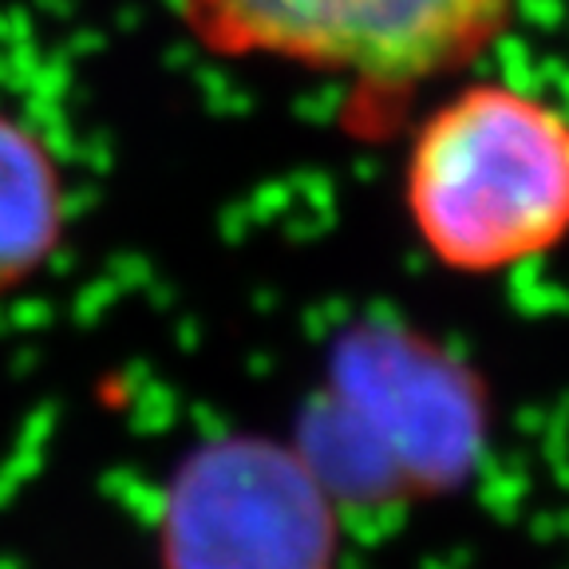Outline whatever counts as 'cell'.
<instances>
[{"label": "cell", "instance_id": "6da1fadb", "mask_svg": "<svg viewBox=\"0 0 569 569\" xmlns=\"http://www.w3.org/2000/svg\"><path fill=\"white\" fill-rule=\"evenodd\" d=\"M403 210L451 273L546 258L569 238V116L507 80L459 83L411 131Z\"/></svg>", "mask_w": 569, "mask_h": 569}, {"label": "cell", "instance_id": "7a4b0ae2", "mask_svg": "<svg viewBox=\"0 0 569 569\" xmlns=\"http://www.w3.org/2000/svg\"><path fill=\"white\" fill-rule=\"evenodd\" d=\"M187 36L222 60H261L348 83L376 119L475 63L515 0H174Z\"/></svg>", "mask_w": 569, "mask_h": 569}, {"label": "cell", "instance_id": "3957f363", "mask_svg": "<svg viewBox=\"0 0 569 569\" xmlns=\"http://www.w3.org/2000/svg\"><path fill=\"white\" fill-rule=\"evenodd\" d=\"M337 507L301 447L206 439L162 490L159 569H337Z\"/></svg>", "mask_w": 569, "mask_h": 569}, {"label": "cell", "instance_id": "277c9868", "mask_svg": "<svg viewBox=\"0 0 569 569\" xmlns=\"http://www.w3.org/2000/svg\"><path fill=\"white\" fill-rule=\"evenodd\" d=\"M383 427L396 436V490H439L471 467L479 443V408L471 380L431 348L396 337L360 340L332 380L312 443L360 439L312 462L329 482L365 451Z\"/></svg>", "mask_w": 569, "mask_h": 569}, {"label": "cell", "instance_id": "5b68a950", "mask_svg": "<svg viewBox=\"0 0 569 569\" xmlns=\"http://www.w3.org/2000/svg\"><path fill=\"white\" fill-rule=\"evenodd\" d=\"M68 230V178L36 123L0 107V297L32 281Z\"/></svg>", "mask_w": 569, "mask_h": 569}]
</instances>
